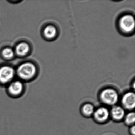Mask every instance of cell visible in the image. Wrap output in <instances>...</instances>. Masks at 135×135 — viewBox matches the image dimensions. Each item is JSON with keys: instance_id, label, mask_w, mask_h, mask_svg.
<instances>
[{"instance_id": "6da1fadb", "label": "cell", "mask_w": 135, "mask_h": 135, "mask_svg": "<svg viewBox=\"0 0 135 135\" xmlns=\"http://www.w3.org/2000/svg\"><path fill=\"white\" fill-rule=\"evenodd\" d=\"M117 26L119 31L124 35H132L135 31V18L129 13L120 16L118 20Z\"/></svg>"}, {"instance_id": "7a4b0ae2", "label": "cell", "mask_w": 135, "mask_h": 135, "mask_svg": "<svg viewBox=\"0 0 135 135\" xmlns=\"http://www.w3.org/2000/svg\"><path fill=\"white\" fill-rule=\"evenodd\" d=\"M101 101L108 105H114L119 99L117 91L113 88H108L103 89L100 94Z\"/></svg>"}, {"instance_id": "3957f363", "label": "cell", "mask_w": 135, "mask_h": 135, "mask_svg": "<svg viewBox=\"0 0 135 135\" xmlns=\"http://www.w3.org/2000/svg\"><path fill=\"white\" fill-rule=\"evenodd\" d=\"M36 68L32 63H26L22 64L17 69V74L21 79H29L33 77L36 73Z\"/></svg>"}, {"instance_id": "277c9868", "label": "cell", "mask_w": 135, "mask_h": 135, "mask_svg": "<svg viewBox=\"0 0 135 135\" xmlns=\"http://www.w3.org/2000/svg\"><path fill=\"white\" fill-rule=\"evenodd\" d=\"M121 103L124 109L132 110L135 107V94L134 92H126L122 96Z\"/></svg>"}, {"instance_id": "5b68a950", "label": "cell", "mask_w": 135, "mask_h": 135, "mask_svg": "<svg viewBox=\"0 0 135 135\" xmlns=\"http://www.w3.org/2000/svg\"><path fill=\"white\" fill-rule=\"evenodd\" d=\"M14 69L10 66H4L0 68V82L7 83L11 81L15 76Z\"/></svg>"}, {"instance_id": "8992f818", "label": "cell", "mask_w": 135, "mask_h": 135, "mask_svg": "<svg viewBox=\"0 0 135 135\" xmlns=\"http://www.w3.org/2000/svg\"><path fill=\"white\" fill-rule=\"evenodd\" d=\"M93 115L96 120L99 122H103L108 120L110 114L107 108L101 107L95 110Z\"/></svg>"}, {"instance_id": "52a82bcc", "label": "cell", "mask_w": 135, "mask_h": 135, "mask_svg": "<svg viewBox=\"0 0 135 135\" xmlns=\"http://www.w3.org/2000/svg\"><path fill=\"white\" fill-rule=\"evenodd\" d=\"M110 114L113 119L116 121L122 120L126 115L124 109L120 106L113 107Z\"/></svg>"}, {"instance_id": "ba28073f", "label": "cell", "mask_w": 135, "mask_h": 135, "mask_svg": "<svg viewBox=\"0 0 135 135\" xmlns=\"http://www.w3.org/2000/svg\"><path fill=\"white\" fill-rule=\"evenodd\" d=\"M43 33L47 39H54L58 35V30L54 25H48L44 29Z\"/></svg>"}, {"instance_id": "9c48e42d", "label": "cell", "mask_w": 135, "mask_h": 135, "mask_svg": "<svg viewBox=\"0 0 135 135\" xmlns=\"http://www.w3.org/2000/svg\"><path fill=\"white\" fill-rule=\"evenodd\" d=\"M23 88L22 84L20 81H16L12 83L9 87L8 90L12 95H18L20 94Z\"/></svg>"}, {"instance_id": "30bf717a", "label": "cell", "mask_w": 135, "mask_h": 135, "mask_svg": "<svg viewBox=\"0 0 135 135\" xmlns=\"http://www.w3.org/2000/svg\"><path fill=\"white\" fill-rule=\"evenodd\" d=\"M30 49V46L27 43L22 42L16 46V51L18 55L23 56L29 52Z\"/></svg>"}, {"instance_id": "8fae6325", "label": "cell", "mask_w": 135, "mask_h": 135, "mask_svg": "<svg viewBox=\"0 0 135 135\" xmlns=\"http://www.w3.org/2000/svg\"><path fill=\"white\" fill-rule=\"evenodd\" d=\"M82 110L83 113L88 117L94 114L95 111L94 106L90 103H86L82 107Z\"/></svg>"}, {"instance_id": "7c38bea8", "label": "cell", "mask_w": 135, "mask_h": 135, "mask_svg": "<svg viewBox=\"0 0 135 135\" xmlns=\"http://www.w3.org/2000/svg\"><path fill=\"white\" fill-rule=\"evenodd\" d=\"M125 123L127 125H134L135 121V114L134 112H130L125 116Z\"/></svg>"}, {"instance_id": "4fadbf2b", "label": "cell", "mask_w": 135, "mask_h": 135, "mask_svg": "<svg viewBox=\"0 0 135 135\" xmlns=\"http://www.w3.org/2000/svg\"><path fill=\"white\" fill-rule=\"evenodd\" d=\"M2 54L3 56L7 59L11 58L14 56V51L10 48H7L4 49L3 50Z\"/></svg>"}, {"instance_id": "5bb4252c", "label": "cell", "mask_w": 135, "mask_h": 135, "mask_svg": "<svg viewBox=\"0 0 135 135\" xmlns=\"http://www.w3.org/2000/svg\"><path fill=\"white\" fill-rule=\"evenodd\" d=\"M130 133L132 135H135V127L134 125L132 126V127L130 129Z\"/></svg>"}]
</instances>
